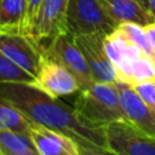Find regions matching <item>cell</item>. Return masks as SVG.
<instances>
[{"mask_svg":"<svg viewBox=\"0 0 155 155\" xmlns=\"http://www.w3.org/2000/svg\"><path fill=\"white\" fill-rule=\"evenodd\" d=\"M0 94L10 101L29 121L58 131L75 143L107 149L105 126L86 121L74 107L47 94L33 84L0 82Z\"/></svg>","mask_w":155,"mask_h":155,"instance_id":"cell-1","label":"cell"},{"mask_svg":"<svg viewBox=\"0 0 155 155\" xmlns=\"http://www.w3.org/2000/svg\"><path fill=\"white\" fill-rule=\"evenodd\" d=\"M74 108L86 121L98 126L126 120L115 82H93L90 87L81 88Z\"/></svg>","mask_w":155,"mask_h":155,"instance_id":"cell-2","label":"cell"},{"mask_svg":"<svg viewBox=\"0 0 155 155\" xmlns=\"http://www.w3.org/2000/svg\"><path fill=\"white\" fill-rule=\"evenodd\" d=\"M119 24L99 0H69L64 16V30L73 36L101 34L107 36Z\"/></svg>","mask_w":155,"mask_h":155,"instance_id":"cell-3","label":"cell"},{"mask_svg":"<svg viewBox=\"0 0 155 155\" xmlns=\"http://www.w3.org/2000/svg\"><path fill=\"white\" fill-rule=\"evenodd\" d=\"M107 150L115 155H155V137L137 128L127 120L105 125Z\"/></svg>","mask_w":155,"mask_h":155,"instance_id":"cell-4","label":"cell"},{"mask_svg":"<svg viewBox=\"0 0 155 155\" xmlns=\"http://www.w3.org/2000/svg\"><path fill=\"white\" fill-rule=\"evenodd\" d=\"M42 54L67 68L78 79L81 88H87L94 82L84 54L69 33L63 31L56 35L42 48Z\"/></svg>","mask_w":155,"mask_h":155,"instance_id":"cell-5","label":"cell"},{"mask_svg":"<svg viewBox=\"0 0 155 155\" xmlns=\"http://www.w3.org/2000/svg\"><path fill=\"white\" fill-rule=\"evenodd\" d=\"M0 51L11 62L36 78L44 54L42 48L30 36L0 31Z\"/></svg>","mask_w":155,"mask_h":155,"instance_id":"cell-6","label":"cell"},{"mask_svg":"<svg viewBox=\"0 0 155 155\" xmlns=\"http://www.w3.org/2000/svg\"><path fill=\"white\" fill-rule=\"evenodd\" d=\"M69 0H42L34 18L30 38L44 48L64 30V16Z\"/></svg>","mask_w":155,"mask_h":155,"instance_id":"cell-7","label":"cell"},{"mask_svg":"<svg viewBox=\"0 0 155 155\" xmlns=\"http://www.w3.org/2000/svg\"><path fill=\"white\" fill-rule=\"evenodd\" d=\"M76 46L84 54L94 82H115L116 70L104 51V35H78L73 36Z\"/></svg>","mask_w":155,"mask_h":155,"instance_id":"cell-8","label":"cell"},{"mask_svg":"<svg viewBox=\"0 0 155 155\" xmlns=\"http://www.w3.org/2000/svg\"><path fill=\"white\" fill-rule=\"evenodd\" d=\"M33 85L56 98L73 94L81 88L78 79L67 68L46 57L42 58Z\"/></svg>","mask_w":155,"mask_h":155,"instance_id":"cell-9","label":"cell"},{"mask_svg":"<svg viewBox=\"0 0 155 155\" xmlns=\"http://www.w3.org/2000/svg\"><path fill=\"white\" fill-rule=\"evenodd\" d=\"M125 117L144 133L155 137V115L131 85L115 82Z\"/></svg>","mask_w":155,"mask_h":155,"instance_id":"cell-10","label":"cell"},{"mask_svg":"<svg viewBox=\"0 0 155 155\" xmlns=\"http://www.w3.org/2000/svg\"><path fill=\"white\" fill-rule=\"evenodd\" d=\"M29 136L40 155L78 154L76 143L58 131L31 122Z\"/></svg>","mask_w":155,"mask_h":155,"instance_id":"cell-11","label":"cell"},{"mask_svg":"<svg viewBox=\"0 0 155 155\" xmlns=\"http://www.w3.org/2000/svg\"><path fill=\"white\" fill-rule=\"evenodd\" d=\"M102 6L117 23L133 22L140 25H147L155 21L151 12L145 10L137 0H99Z\"/></svg>","mask_w":155,"mask_h":155,"instance_id":"cell-12","label":"cell"},{"mask_svg":"<svg viewBox=\"0 0 155 155\" xmlns=\"http://www.w3.org/2000/svg\"><path fill=\"white\" fill-rule=\"evenodd\" d=\"M0 31L28 35V0H0Z\"/></svg>","mask_w":155,"mask_h":155,"instance_id":"cell-13","label":"cell"},{"mask_svg":"<svg viewBox=\"0 0 155 155\" xmlns=\"http://www.w3.org/2000/svg\"><path fill=\"white\" fill-rule=\"evenodd\" d=\"M116 81L134 85L142 81L155 79V59L143 54L139 58L124 61L115 65Z\"/></svg>","mask_w":155,"mask_h":155,"instance_id":"cell-14","label":"cell"},{"mask_svg":"<svg viewBox=\"0 0 155 155\" xmlns=\"http://www.w3.org/2000/svg\"><path fill=\"white\" fill-rule=\"evenodd\" d=\"M104 51L114 67L124 61L136 59L144 54L137 45L130 41L119 27L104 38Z\"/></svg>","mask_w":155,"mask_h":155,"instance_id":"cell-15","label":"cell"},{"mask_svg":"<svg viewBox=\"0 0 155 155\" xmlns=\"http://www.w3.org/2000/svg\"><path fill=\"white\" fill-rule=\"evenodd\" d=\"M31 121H29L10 101L0 94V130H10L29 134Z\"/></svg>","mask_w":155,"mask_h":155,"instance_id":"cell-16","label":"cell"},{"mask_svg":"<svg viewBox=\"0 0 155 155\" xmlns=\"http://www.w3.org/2000/svg\"><path fill=\"white\" fill-rule=\"evenodd\" d=\"M35 149L29 134L10 130H0V154L22 153Z\"/></svg>","mask_w":155,"mask_h":155,"instance_id":"cell-17","label":"cell"},{"mask_svg":"<svg viewBox=\"0 0 155 155\" xmlns=\"http://www.w3.org/2000/svg\"><path fill=\"white\" fill-rule=\"evenodd\" d=\"M35 78L11 62L0 51V82H24L34 84Z\"/></svg>","mask_w":155,"mask_h":155,"instance_id":"cell-18","label":"cell"},{"mask_svg":"<svg viewBox=\"0 0 155 155\" xmlns=\"http://www.w3.org/2000/svg\"><path fill=\"white\" fill-rule=\"evenodd\" d=\"M119 29H121L125 33V35L130 39V41H132L134 45H137L144 52L145 56H149L155 59V52L153 51V48L148 41V38H147L143 25H140L138 23H133V22H126V23L119 24Z\"/></svg>","mask_w":155,"mask_h":155,"instance_id":"cell-19","label":"cell"},{"mask_svg":"<svg viewBox=\"0 0 155 155\" xmlns=\"http://www.w3.org/2000/svg\"><path fill=\"white\" fill-rule=\"evenodd\" d=\"M132 87L155 115V79L134 84L132 85Z\"/></svg>","mask_w":155,"mask_h":155,"instance_id":"cell-20","label":"cell"},{"mask_svg":"<svg viewBox=\"0 0 155 155\" xmlns=\"http://www.w3.org/2000/svg\"><path fill=\"white\" fill-rule=\"evenodd\" d=\"M76 148H78L79 155H115L114 153L107 149H102V148L90 145V144H84V143H76Z\"/></svg>","mask_w":155,"mask_h":155,"instance_id":"cell-21","label":"cell"},{"mask_svg":"<svg viewBox=\"0 0 155 155\" xmlns=\"http://www.w3.org/2000/svg\"><path fill=\"white\" fill-rule=\"evenodd\" d=\"M42 0H28V35L30 36L31 25L34 22V18L36 16V12L41 5Z\"/></svg>","mask_w":155,"mask_h":155,"instance_id":"cell-22","label":"cell"},{"mask_svg":"<svg viewBox=\"0 0 155 155\" xmlns=\"http://www.w3.org/2000/svg\"><path fill=\"white\" fill-rule=\"evenodd\" d=\"M144 30H145L148 41H149V44H150L153 51L155 52V21H153V22H150L149 24L144 25Z\"/></svg>","mask_w":155,"mask_h":155,"instance_id":"cell-23","label":"cell"},{"mask_svg":"<svg viewBox=\"0 0 155 155\" xmlns=\"http://www.w3.org/2000/svg\"><path fill=\"white\" fill-rule=\"evenodd\" d=\"M0 155H40V154L38 153L36 149H31V150H27L22 153H2Z\"/></svg>","mask_w":155,"mask_h":155,"instance_id":"cell-24","label":"cell"},{"mask_svg":"<svg viewBox=\"0 0 155 155\" xmlns=\"http://www.w3.org/2000/svg\"><path fill=\"white\" fill-rule=\"evenodd\" d=\"M137 1H138L145 10H148V11L150 12V7H149V1H148V0H137ZM151 15H153V13H151Z\"/></svg>","mask_w":155,"mask_h":155,"instance_id":"cell-25","label":"cell"},{"mask_svg":"<svg viewBox=\"0 0 155 155\" xmlns=\"http://www.w3.org/2000/svg\"><path fill=\"white\" fill-rule=\"evenodd\" d=\"M149 1V7H150V12L153 13L154 18H155V0H148Z\"/></svg>","mask_w":155,"mask_h":155,"instance_id":"cell-26","label":"cell"},{"mask_svg":"<svg viewBox=\"0 0 155 155\" xmlns=\"http://www.w3.org/2000/svg\"><path fill=\"white\" fill-rule=\"evenodd\" d=\"M68 155H79V154H68Z\"/></svg>","mask_w":155,"mask_h":155,"instance_id":"cell-27","label":"cell"}]
</instances>
